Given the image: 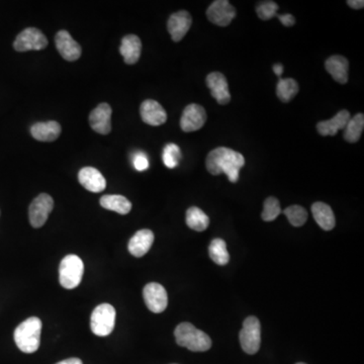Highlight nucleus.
Wrapping results in <instances>:
<instances>
[{
  "label": "nucleus",
  "mask_w": 364,
  "mask_h": 364,
  "mask_svg": "<svg viewBox=\"0 0 364 364\" xmlns=\"http://www.w3.org/2000/svg\"><path fill=\"white\" fill-rule=\"evenodd\" d=\"M244 165L245 159L241 153L225 147L214 149L205 159V167L211 174L225 173L233 183L239 179L240 169Z\"/></svg>",
  "instance_id": "obj_1"
},
{
  "label": "nucleus",
  "mask_w": 364,
  "mask_h": 364,
  "mask_svg": "<svg viewBox=\"0 0 364 364\" xmlns=\"http://www.w3.org/2000/svg\"><path fill=\"white\" fill-rule=\"evenodd\" d=\"M42 321L32 317L23 321L14 331V341L19 350L23 353L36 352L40 347Z\"/></svg>",
  "instance_id": "obj_2"
},
{
  "label": "nucleus",
  "mask_w": 364,
  "mask_h": 364,
  "mask_svg": "<svg viewBox=\"0 0 364 364\" xmlns=\"http://www.w3.org/2000/svg\"><path fill=\"white\" fill-rule=\"evenodd\" d=\"M174 336L179 346L194 352H203L212 347V340L209 335L196 329L190 323L179 324L175 329Z\"/></svg>",
  "instance_id": "obj_3"
},
{
  "label": "nucleus",
  "mask_w": 364,
  "mask_h": 364,
  "mask_svg": "<svg viewBox=\"0 0 364 364\" xmlns=\"http://www.w3.org/2000/svg\"><path fill=\"white\" fill-rule=\"evenodd\" d=\"M84 273V264L81 258L70 254L63 258L59 268L61 285L66 290H73L81 283Z\"/></svg>",
  "instance_id": "obj_4"
},
{
  "label": "nucleus",
  "mask_w": 364,
  "mask_h": 364,
  "mask_svg": "<svg viewBox=\"0 0 364 364\" xmlns=\"http://www.w3.org/2000/svg\"><path fill=\"white\" fill-rule=\"evenodd\" d=\"M117 313L110 303H101L95 307L90 318L91 331L99 337H105L114 331Z\"/></svg>",
  "instance_id": "obj_5"
},
{
  "label": "nucleus",
  "mask_w": 364,
  "mask_h": 364,
  "mask_svg": "<svg viewBox=\"0 0 364 364\" xmlns=\"http://www.w3.org/2000/svg\"><path fill=\"white\" fill-rule=\"evenodd\" d=\"M240 343L247 354H255L261 344V326L256 317H248L243 323Z\"/></svg>",
  "instance_id": "obj_6"
},
{
  "label": "nucleus",
  "mask_w": 364,
  "mask_h": 364,
  "mask_svg": "<svg viewBox=\"0 0 364 364\" xmlns=\"http://www.w3.org/2000/svg\"><path fill=\"white\" fill-rule=\"evenodd\" d=\"M48 46L44 34L37 28H28L17 34L14 48L17 52L40 51Z\"/></svg>",
  "instance_id": "obj_7"
},
{
  "label": "nucleus",
  "mask_w": 364,
  "mask_h": 364,
  "mask_svg": "<svg viewBox=\"0 0 364 364\" xmlns=\"http://www.w3.org/2000/svg\"><path fill=\"white\" fill-rule=\"evenodd\" d=\"M54 201L49 194H42L36 197L30 205V225L34 228L44 226L49 214L53 211Z\"/></svg>",
  "instance_id": "obj_8"
},
{
  "label": "nucleus",
  "mask_w": 364,
  "mask_h": 364,
  "mask_svg": "<svg viewBox=\"0 0 364 364\" xmlns=\"http://www.w3.org/2000/svg\"><path fill=\"white\" fill-rule=\"evenodd\" d=\"M143 296L147 307L152 313L160 314L165 311L168 296L165 288L157 283H150L144 287Z\"/></svg>",
  "instance_id": "obj_9"
},
{
  "label": "nucleus",
  "mask_w": 364,
  "mask_h": 364,
  "mask_svg": "<svg viewBox=\"0 0 364 364\" xmlns=\"http://www.w3.org/2000/svg\"><path fill=\"white\" fill-rule=\"evenodd\" d=\"M207 121V112L203 106L192 103L186 106L182 112L181 127L185 133L199 131Z\"/></svg>",
  "instance_id": "obj_10"
},
{
  "label": "nucleus",
  "mask_w": 364,
  "mask_h": 364,
  "mask_svg": "<svg viewBox=\"0 0 364 364\" xmlns=\"http://www.w3.org/2000/svg\"><path fill=\"white\" fill-rule=\"evenodd\" d=\"M207 17L214 25L227 27L236 17V10L228 0H216L208 8Z\"/></svg>",
  "instance_id": "obj_11"
},
{
  "label": "nucleus",
  "mask_w": 364,
  "mask_h": 364,
  "mask_svg": "<svg viewBox=\"0 0 364 364\" xmlns=\"http://www.w3.org/2000/svg\"><path fill=\"white\" fill-rule=\"evenodd\" d=\"M112 108L103 103L97 106L90 114L91 129L101 135H108L112 131Z\"/></svg>",
  "instance_id": "obj_12"
},
{
  "label": "nucleus",
  "mask_w": 364,
  "mask_h": 364,
  "mask_svg": "<svg viewBox=\"0 0 364 364\" xmlns=\"http://www.w3.org/2000/svg\"><path fill=\"white\" fill-rule=\"evenodd\" d=\"M56 48L65 60L76 61L81 56V46L78 44L67 30H62L55 37Z\"/></svg>",
  "instance_id": "obj_13"
},
{
  "label": "nucleus",
  "mask_w": 364,
  "mask_h": 364,
  "mask_svg": "<svg viewBox=\"0 0 364 364\" xmlns=\"http://www.w3.org/2000/svg\"><path fill=\"white\" fill-rule=\"evenodd\" d=\"M208 88L211 90L212 97L218 101L219 105H228L231 101V93L227 78L220 72L210 73L207 76Z\"/></svg>",
  "instance_id": "obj_14"
},
{
  "label": "nucleus",
  "mask_w": 364,
  "mask_h": 364,
  "mask_svg": "<svg viewBox=\"0 0 364 364\" xmlns=\"http://www.w3.org/2000/svg\"><path fill=\"white\" fill-rule=\"evenodd\" d=\"M192 15L188 14L186 10L175 12L169 17L167 29L170 34L171 39L174 42H179L185 37L192 27Z\"/></svg>",
  "instance_id": "obj_15"
},
{
  "label": "nucleus",
  "mask_w": 364,
  "mask_h": 364,
  "mask_svg": "<svg viewBox=\"0 0 364 364\" xmlns=\"http://www.w3.org/2000/svg\"><path fill=\"white\" fill-rule=\"evenodd\" d=\"M141 118L147 125L158 127L167 121V114L163 106L153 99L143 101L140 108Z\"/></svg>",
  "instance_id": "obj_16"
},
{
  "label": "nucleus",
  "mask_w": 364,
  "mask_h": 364,
  "mask_svg": "<svg viewBox=\"0 0 364 364\" xmlns=\"http://www.w3.org/2000/svg\"><path fill=\"white\" fill-rule=\"evenodd\" d=\"M78 181L88 192H101L105 190L106 181L105 177L97 168L84 167L78 173Z\"/></svg>",
  "instance_id": "obj_17"
},
{
  "label": "nucleus",
  "mask_w": 364,
  "mask_h": 364,
  "mask_svg": "<svg viewBox=\"0 0 364 364\" xmlns=\"http://www.w3.org/2000/svg\"><path fill=\"white\" fill-rule=\"evenodd\" d=\"M153 242L154 234L151 230H140L130 240V253L135 257H143L149 252Z\"/></svg>",
  "instance_id": "obj_18"
},
{
  "label": "nucleus",
  "mask_w": 364,
  "mask_h": 364,
  "mask_svg": "<svg viewBox=\"0 0 364 364\" xmlns=\"http://www.w3.org/2000/svg\"><path fill=\"white\" fill-rule=\"evenodd\" d=\"M32 138L40 142H53L59 138L61 125L55 121L37 123L30 128Z\"/></svg>",
  "instance_id": "obj_19"
},
{
  "label": "nucleus",
  "mask_w": 364,
  "mask_h": 364,
  "mask_svg": "<svg viewBox=\"0 0 364 364\" xmlns=\"http://www.w3.org/2000/svg\"><path fill=\"white\" fill-rule=\"evenodd\" d=\"M351 119L350 112L346 110H340L334 118L329 121H320L317 125L318 133L321 136H335L340 130L345 129Z\"/></svg>",
  "instance_id": "obj_20"
},
{
  "label": "nucleus",
  "mask_w": 364,
  "mask_h": 364,
  "mask_svg": "<svg viewBox=\"0 0 364 364\" xmlns=\"http://www.w3.org/2000/svg\"><path fill=\"white\" fill-rule=\"evenodd\" d=\"M121 55L127 64L133 65L138 62L142 52V43L136 34L123 37L120 47Z\"/></svg>",
  "instance_id": "obj_21"
},
{
  "label": "nucleus",
  "mask_w": 364,
  "mask_h": 364,
  "mask_svg": "<svg viewBox=\"0 0 364 364\" xmlns=\"http://www.w3.org/2000/svg\"><path fill=\"white\" fill-rule=\"evenodd\" d=\"M327 72L340 84L347 83L349 62L343 56L334 55L325 63Z\"/></svg>",
  "instance_id": "obj_22"
},
{
  "label": "nucleus",
  "mask_w": 364,
  "mask_h": 364,
  "mask_svg": "<svg viewBox=\"0 0 364 364\" xmlns=\"http://www.w3.org/2000/svg\"><path fill=\"white\" fill-rule=\"evenodd\" d=\"M312 212L318 226L325 231H330L335 227V216L332 209L326 203L320 201L314 203L312 205Z\"/></svg>",
  "instance_id": "obj_23"
},
{
  "label": "nucleus",
  "mask_w": 364,
  "mask_h": 364,
  "mask_svg": "<svg viewBox=\"0 0 364 364\" xmlns=\"http://www.w3.org/2000/svg\"><path fill=\"white\" fill-rule=\"evenodd\" d=\"M101 205L105 210L118 212L120 214H127L131 212L132 203L127 197L119 194L103 196L101 199Z\"/></svg>",
  "instance_id": "obj_24"
},
{
  "label": "nucleus",
  "mask_w": 364,
  "mask_h": 364,
  "mask_svg": "<svg viewBox=\"0 0 364 364\" xmlns=\"http://www.w3.org/2000/svg\"><path fill=\"white\" fill-rule=\"evenodd\" d=\"M186 224L196 232H203L210 225V219L199 208L192 207L186 212Z\"/></svg>",
  "instance_id": "obj_25"
},
{
  "label": "nucleus",
  "mask_w": 364,
  "mask_h": 364,
  "mask_svg": "<svg viewBox=\"0 0 364 364\" xmlns=\"http://www.w3.org/2000/svg\"><path fill=\"white\" fill-rule=\"evenodd\" d=\"M364 129L363 114H357L356 116L351 117L345 129H344V139L348 143L358 142Z\"/></svg>",
  "instance_id": "obj_26"
},
{
  "label": "nucleus",
  "mask_w": 364,
  "mask_h": 364,
  "mask_svg": "<svg viewBox=\"0 0 364 364\" xmlns=\"http://www.w3.org/2000/svg\"><path fill=\"white\" fill-rule=\"evenodd\" d=\"M299 92V84L292 78L281 79L279 78V84L276 88L277 97L283 103H290Z\"/></svg>",
  "instance_id": "obj_27"
},
{
  "label": "nucleus",
  "mask_w": 364,
  "mask_h": 364,
  "mask_svg": "<svg viewBox=\"0 0 364 364\" xmlns=\"http://www.w3.org/2000/svg\"><path fill=\"white\" fill-rule=\"evenodd\" d=\"M210 257L218 265H226L230 260L226 242L222 239L212 240L209 248Z\"/></svg>",
  "instance_id": "obj_28"
},
{
  "label": "nucleus",
  "mask_w": 364,
  "mask_h": 364,
  "mask_svg": "<svg viewBox=\"0 0 364 364\" xmlns=\"http://www.w3.org/2000/svg\"><path fill=\"white\" fill-rule=\"evenodd\" d=\"M283 214L294 227H302L307 220V212L301 205H290L283 211Z\"/></svg>",
  "instance_id": "obj_29"
},
{
  "label": "nucleus",
  "mask_w": 364,
  "mask_h": 364,
  "mask_svg": "<svg viewBox=\"0 0 364 364\" xmlns=\"http://www.w3.org/2000/svg\"><path fill=\"white\" fill-rule=\"evenodd\" d=\"M163 163L165 164L167 168H175L179 165V161L181 159V148L176 144H167L163 150Z\"/></svg>",
  "instance_id": "obj_30"
},
{
  "label": "nucleus",
  "mask_w": 364,
  "mask_h": 364,
  "mask_svg": "<svg viewBox=\"0 0 364 364\" xmlns=\"http://www.w3.org/2000/svg\"><path fill=\"white\" fill-rule=\"evenodd\" d=\"M281 212V203L279 199L272 196L268 197L264 203V209L261 214L262 220L265 222H272L279 216Z\"/></svg>",
  "instance_id": "obj_31"
},
{
  "label": "nucleus",
  "mask_w": 364,
  "mask_h": 364,
  "mask_svg": "<svg viewBox=\"0 0 364 364\" xmlns=\"http://www.w3.org/2000/svg\"><path fill=\"white\" fill-rule=\"evenodd\" d=\"M279 6L274 1H264L258 4L256 12L258 17L262 21H270L275 15H277Z\"/></svg>",
  "instance_id": "obj_32"
},
{
  "label": "nucleus",
  "mask_w": 364,
  "mask_h": 364,
  "mask_svg": "<svg viewBox=\"0 0 364 364\" xmlns=\"http://www.w3.org/2000/svg\"><path fill=\"white\" fill-rule=\"evenodd\" d=\"M133 165L136 170L145 171L149 168V160L146 154L143 152H136L133 156Z\"/></svg>",
  "instance_id": "obj_33"
},
{
  "label": "nucleus",
  "mask_w": 364,
  "mask_h": 364,
  "mask_svg": "<svg viewBox=\"0 0 364 364\" xmlns=\"http://www.w3.org/2000/svg\"><path fill=\"white\" fill-rule=\"evenodd\" d=\"M277 17H279L281 23H283V26H285V27H292V26L296 23V19H294V17H292V14H279L277 15Z\"/></svg>",
  "instance_id": "obj_34"
},
{
  "label": "nucleus",
  "mask_w": 364,
  "mask_h": 364,
  "mask_svg": "<svg viewBox=\"0 0 364 364\" xmlns=\"http://www.w3.org/2000/svg\"><path fill=\"white\" fill-rule=\"evenodd\" d=\"M347 4L351 8H354V10H361V8H364L363 0H348Z\"/></svg>",
  "instance_id": "obj_35"
},
{
  "label": "nucleus",
  "mask_w": 364,
  "mask_h": 364,
  "mask_svg": "<svg viewBox=\"0 0 364 364\" xmlns=\"http://www.w3.org/2000/svg\"><path fill=\"white\" fill-rule=\"evenodd\" d=\"M56 364H83L79 358H69Z\"/></svg>",
  "instance_id": "obj_36"
},
{
  "label": "nucleus",
  "mask_w": 364,
  "mask_h": 364,
  "mask_svg": "<svg viewBox=\"0 0 364 364\" xmlns=\"http://www.w3.org/2000/svg\"><path fill=\"white\" fill-rule=\"evenodd\" d=\"M273 72L275 73L279 77H281V74H283V67L281 64H275L274 66H273Z\"/></svg>",
  "instance_id": "obj_37"
},
{
  "label": "nucleus",
  "mask_w": 364,
  "mask_h": 364,
  "mask_svg": "<svg viewBox=\"0 0 364 364\" xmlns=\"http://www.w3.org/2000/svg\"><path fill=\"white\" fill-rule=\"evenodd\" d=\"M296 364H305V363H296Z\"/></svg>",
  "instance_id": "obj_38"
}]
</instances>
